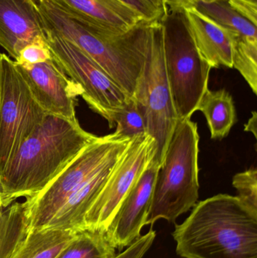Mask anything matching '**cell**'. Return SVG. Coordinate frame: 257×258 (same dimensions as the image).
Wrapping results in <instances>:
<instances>
[{"mask_svg":"<svg viewBox=\"0 0 257 258\" xmlns=\"http://www.w3.org/2000/svg\"><path fill=\"white\" fill-rule=\"evenodd\" d=\"M98 137L78 119L47 114L24 141L0 175L3 208L40 192L84 147Z\"/></svg>","mask_w":257,"mask_h":258,"instance_id":"cell-1","label":"cell"},{"mask_svg":"<svg viewBox=\"0 0 257 258\" xmlns=\"http://www.w3.org/2000/svg\"><path fill=\"white\" fill-rule=\"evenodd\" d=\"M175 224L177 254L184 258H257V212L237 196L217 194L196 203Z\"/></svg>","mask_w":257,"mask_h":258,"instance_id":"cell-2","label":"cell"},{"mask_svg":"<svg viewBox=\"0 0 257 258\" xmlns=\"http://www.w3.org/2000/svg\"><path fill=\"white\" fill-rule=\"evenodd\" d=\"M38 6L46 27L78 47L133 97L144 62L149 22L141 21L125 32L112 31L72 16L46 0H39Z\"/></svg>","mask_w":257,"mask_h":258,"instance_id":"cell-3","label":"cell"},{"mask_svg":"<svg viewBox=\"0 0 257 258\" xmlns=\"http://www.w3.org/2000/svg\"><path fill=\"white\" fill-rule=\"evenodd\" d=\"M199 140L196 122L178 121L157 174L146 225L161 219L175 224L198 203Z\"/></svg>","mask_w":257,"mask_h":258,"instance_id":"cell-4","label":"cell"},{"mask_svg":"<svg viewBox=\"0 0 257 258\" xmlns=\"http://www.w3.org/2000/svg\"><path fill=\"white\" fill-rule=\"evenodd\" d=\"M161 22L166 72L174 106L179 120L191 119L208 89L212 68L195 45L184 10L166 7Z\"/></svg>","mask_w":257,"mask_h":258,"instance_id":"cell-5","label":"cell"},{"mask_svg":"<svg viewBox=\"0 0 257 258\" xmlns=\"http://www.w3.org/2000/svg\"><path fill=\"white\" fill-rule=\"evenodd\" d=\"M161 18L148 24L144 62L133 95L144 110L147 134L156 145L153 160L160 166L179 121L166 72Z\"/></svg>","mask_w":257,"mask_h":258,"instance_id":"cell-6","label":"cell"},{"mask_svg":"<svg viewBox=\"0 0 257 258\" xmlns=\"http://www.w3.org/2000/svg\"><path fill=\"white\" fill-rule=\"evenodd\" d=\"M131 138L116 132L98 137L84 147L40 192L26 199L30 229L44 228L68 197L102 166L109 156Z\"/></svg>","mask_w":257,"mask_h":258,"instance_id":"cell-7","label":"cell"},{"mask_svg":"<svg viewBox=\"0 0 257 258\" xmlns=\"http://www.w3.org/2000/svg\"><path fill=\"white\" fill-rule=\"evenodd\" d=\"M48 114L33 96L15 60L0 55V175L24 141Z\"/></svg>","mask_w":257,"mask_h":258,"instance_id":"cell-8","label":"cell"},{"mask_svg":"<svg viewBox=\"0 0 257 258\" xmlns=\"http://www.w3.org/2000/svg\"><path fill=\"white\" fill-rule=\"evenodd\" d=\"M46 41L53 57L66 75L82 89L89 107L114 128L116 113L131 96L87 54L45 26Z\"/></svg>","mask_w":257,"mask_h":258,"instance_id":"cell-9","label":"cell"},{"mask_svg":"<svg viewBox=\"0 0 257 258\" xmlns=\"http://www.w3.org/2000/svg\"><path fill=\"white\" fill-rule=\"evenodd\" d=\"M155 154L156 145L150 135L131 138L101 194L86 214L84 230L107 231L127 194Z\"/></svg>","mask_w":257,"mask_h":258,"instance_id":"cell-10","label":"cell"},{"mask_svg":"<svg viewBox=\"0 0 257 258\" xmlns=\"http://www.w3.org/2000/svg\"><path fill=\"white\" fill-rule=\"evenodd\" d=\"M17 66L33 96L48 114L76 119L77 97L81 96L82 89L66 75L54 57L37 64Z\"/></svg>","mask_w":257,"mask_h":258,"instance_id":"cell-11","label":"cell"},{"mask_svg":"<svg viewBox=\"0 0 257 258\" xmlns=\"http://www.w3.org/2000/svg\"><path fill=\"white\" fill-rule=\"evenodd\" d=\"M160 165L153 159L143 170L122 202L106 233L116 250L122 251L141 236L152 201Z\"/></svg>","mask_w":257,"mask_h":258,"instance_id":"cell-12","label":"cell"},{"mask_svg":"<svg viewBox=\"0 0 257 258\" xmlns=\"http://www.w3.org/2000/svg\"><path fill=\"white\" fill-rule=\"evenodd\" d=\"M45 24L34 0H0V46L16 60L28 44L45 39Z\"/></svg>","mask_w":257,"mask_h":258,"instance_id":"cell-13","label":"cell"},{"mask_svg":"<svg viewBox=\"0 0 257 258\" xmlns=\"http://www.w3.org/2000/svg\"><path fill=\"white\" fill-rule=\"evenodd\" d=\"M131 139L116 149L98 171L68 197L45 227L75 231L84 230L86 214L101 194L119 157L128 147Z\"/></svg>","mask_w":257,"mask_h":258,"instance_id":"cell-14","label":"cell"},{"mask_svg":"<svg viewBox=\"0 0 257 258\" xmlns=\"http://www.w3.org/2000/svg\"><path fill=\"white\" fill-rule=\"evenodd\" d=\"M46 1L72 16L112 31H127L145 21L135 11L119 0Z\"/></svg>","mask_w":257,"mask_h":258,"instance_id":"cell-15","label":"cell"},{"mask_svg":"<svg viewBox=\"0 0 257 258\" xmlns=\"http://www.w3.org/2000/svg\"><path fill=\"white\" fill-rule=\"evenodd\" d=\"M189 30L202 58L212 68H232L229 31L199 12L194 6L184 9Z\"/></svg>","mask_w":257,"mask_h":258,"instance_id":"cell-16","label":"cell"},{"mask_svg":"<svg viewBox=\"0 0 257 258\" xmlns=\"http://www.w3.org/2000/svg\"><path fill=\"white\" fill-rule=\"evenodd\" d=\"M197 110L205 116L211 138L214 140H222L227 137L237 122L233 98L224 89L217 91L208 89L204 94Z\"/></svg>","mask_w":257,"mask_h":258,"instance_id":"cell-17","label":"cell"},{"mask_svg":"<svg viewBox=\"0 0 257 258\" xmlns=\"http://www.w3.org/2000/svg\"><path fill=\"white\" fill-rule=\"evenodd\" d=\"M77 232L52 227L30 229L12 258H57L70 243Z\"/></svg>","mask_w":257,"mask_h":258,"instance_id":"cell-18","label":"cell"},{"mask_svg":"<svg viewBox=\"0 0 257 258\" xmlns=\"http://www.w3.org/2000/svg\"><path fill=\"white\" fill-rule=\"evenodd\" d=\"M30 232L24 203L0 208V258H12Z\"/></svg>","mask_w":257,"mask_h":258,"instance_id":"cell-19","label":"cell"},{"mask_svg":"<svg viewBox=\"0 0 257 258\" xmlns=\"http://www.w3.org/2000/svg\"><path fill=\"white\" fill-rule=\"evenodd\" d=\"M193 6L223 28L257 40L256 25L231 7L225 0H195Z\"/></svg>","mask_w":257,"mask_h":258,"instance_id":"cell-20","label":"cell"},{"mask_svg":"<svg viewBox=\"0 0 257 258\" xmlns=\"http://www.w3.org/2000/svg\"><path fill=\"white\" fill-rule=\"evenodd\" d=\"M116 249L101 230H79L57 258H114Z\"/></svg>","mask_w":257,"mask_h":258,"instance_id":"cell-21","label":"cell"},{"mask_svg":"<svg viewBox=\"0 0 257 258\" xmlns=\"http://www.w3.org/2000/svg\"><path fill=\"white\" fill-rule=\"evenodd\" d=\"M232 49V68L236 69L257 94V40L229 31Z\"/></svg>","mask_w":257,"mask_h":258,"instance_id":"cell-22","label":"cell"},{"mask_svg":"<svg viewBox=\"0 0 257 258\" xmlns=\"http://www.w3.org/2000/svg\"><path fill=\"white\" fill-rule=\"evenodd\" d=\"M114 123L115 132L122 137L132 138L147 134L144 110L133 97L116 113Z\"/></svg>","mask_w":257,"mask_h":258,"instance_id":"cell-23","label":"cell"},{"mask_svg":"<svg viewBox=\"0 0 257 258\" xmlns=\"http://www.w3.org/2000/svg\"><path fill=\"white\" fill-rule=\"evenodd\" d=\"M240 200L253 212H257V170L250 168L238 173L232 178Z\"/></svg>","mask_w":257,"mask_h":258,"instance_id":"cell-24","label":"cell"},{"mask_svg":"<svg viewBox=\"0 0 257 258\" xmlns=\"http://www.w3.org/2000/svg\"><path fill=\"white\" fill-rule=\"evenodd\" d=\"M53 59L52 53L45 39H39L26 45L15 60V63L21 66H30L43 63Z\"/></svg>","mask_w":257,"mask_h":258,"instance_id":"cell-25","label":"cell"},{"mask_svg":"<svg viewBox=\"0 0 257 258\" xmlns=\"http://www.w3.org/2000/svg\"><path fill=\"white\" fill-rule=\"evenodd\" d=\"M135 11L146 22L160 19L165 12L162 0H119Z\"/></svg>","mask_w":257,"mask_h":258,"instance_id":"cell-26","label":"cell"},{"mask_svg":"<svg viewBox=\"0 0 257 258\" xmlns=\"http://www.w3.org/2000/svg\"><path fill=\"white\" fill-rule=\"evenodd\" d=\"M155 237L156 232L151 229L127 247L123 252L116 254L114 258H143L154 243Z\"/></svg>","mask_w":257,"mask_h":258,"instance_id":"cell-27","label":"cell"},{"mask_svg":"<svg viewBox=\"0 0 257 258\" xmlns=\"http://www.w3.org/2000/svg\"><path fill=\"white\" fill-rule=\"evenodd\" d=\"M253 24H257V0H225Z\"/></svg>","mask_w":257,"mask_h":258,"instance_id":"cell-28","label":"cell"},{"mask_svg":"<svg viewBox=\"0 0 257 258\" xmlns=\"http://www.w3.org/2000/svg\"><path fill=\"white\" fill-rule=\"evenodd\" d=\"M257 115L256 112L253 111L252 113L251 117L249 119L247 123L244 125V131L247 132H251L253 134V136L256 138V131H257Z\"/></svg>","mask_w":257,"mask_h":258,"instance_id":"cell-29","label":"cell"},{"mask_svg":"<svg viewBox=\"0 0 257 258\" xmlns=\"http://www.w3.org/2000/svg\"><path fill=\"white\" fill-rule=\"evenodd\" d=\"M0 208H3V192L1 183H0Z\"/></svg>","mask_w":257,"mask_h":258,"instance_id":"cell-30","label":"cell"},{"mask_svg":"<svg viewBox=\"0 0 257 258\" xmlns=\"http://www.w3.org/2000/svg\"><path fill=\"white\" fill-rule=\"evenodd\" d=\"M0 55H1V52H0Z\"/></svg>","mask_w":257,"mask_h":258,"instance_id":"cell-31","label":"cell"},{"mask_svg":"<svg viewBox=\"0 0 257 258\" xmlns=\"http://www.w3.org/2000/svg\"><path fill=\"white\" fill-rule=\"evenodd\" d=\"M162 1H163V0H162Z\"/></svg>","mask_w":257,"mask_h":258,"instance_id":"cell-32","label":"cell"}]
</instances>
